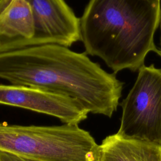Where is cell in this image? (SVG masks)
<instances>
[{"instance_id":"6da1fadb","label":"cell","mask_w":161,"mask_h":161,"mask_svg":"<svg viewBox=\"0 0 161 161\" xmlns=\"http://www.w3.org/2000/svg\"><path fill=\"white\" fill-rule=\"evenodd\" d=\"M0 79L70 97L89 112L111 117L123 82L86 53L58 44L31 46L0 53Z\"/></svg>"},{"instance_id":"7a4b0ae2","label":"cell","mask_w":161,"mask_h":161,"mask_svg":"<svg viewBox=\"0 0 161 161\" xmlns=\"http://www.w3.org/2000/svg\"><path fill=\"white\" fill-rule=\"evenodd\" d=\"M160 23L157 0H90L80 19V40L114 73L135 72L149 52L160 54L154 35Z\"/></svg>"},{"instance_id":"3957f363","label":"cell","mask_w":161,"mask_h":161,"mask_svg":"<svg viewBox=\"0 0 161 161\" xmlns=\"http://www.w3.org/2000/svg\"><path fill=\"white\" fill-rule=\"evenodd\" d=\"M0 152L38 161H99L100 148L78 125L23 126L0 123Z\"/></svg>"},{"instance_id":"277c9868","label":"cell","mask_w":161,"mask_h":161,"mask_svg":"<svg viewBox=\"0 0 161 161\" xmlns=\"http://www.w3.org/2000/svg\"><path fill=\"white\" fill-rule=\"evenodd\" d=\"M120 106L118 135L161 145V69L153 64L141 67Z\"/></svg>"},{"instance_id":"5b68a950","label":"cell","mask_w":161,"mask_h":161,"mask_svg":"<svg viewBox=\"0 0 161 161\" xmlns=\"http://www.w3.org/2000/svg\"><path fill=\"white\" fill-rule=\"evenodd\" d=\"M0 104L54 116L65 124L79 125L89 113L73 98L20 85L0 84Z\"/></svg>"},{"instance_id":"8992f818","label":"cell","mask_w":161,"mask_h":161,"mask_svg":"<svg viewBox=\"0 0 161 161\" xmlns=\"http://www.w3.org/2000/svg\"><path fill=\"white\" fill-rule=\"evenodd\" d=\"M26 1L34 21L31 46L58 44L69 47L80 40V19L64 0Z\"/></svg>"},{"instance_id":"52a82bcc","label":"cell","mask_w":161,"mask_h":161,"mask_svg":"<svg viewBox=\"0 0 161 161\" xmlns=\"http://www.w3.org/2000/svg\"><path fill=\"white\" fill-rule=\"evenodd\" d=\"M34 21L26 0H0V53L31 46Z\"/></svg>"},{"instance_id":"ba28073f","label":"cell","mask_w":161,"mask_h":161,"mask_svg":"<svg viewBox=\"0 0 161 161\" xmlns=\"http://www.w3.org/2000/svg\"><path fill=\"white\" fill-rule=\"evenodd\" d=\"M99 148V161H161V145L117 133L106 136Z\"/></svg>"},{"instance_id":"9c48e42d","label":"cell","mask_w":161,"mask_h":161,"mask_svg":"<svg viewBox=\"0 0 161 161\" xmlns=\"http://www.w3.org/2000/svg\"><path fill=\"white\" fill-rule=\"evenodd\" d=\"M0 161H38L23 157H20L10 153L0 152Z\"/></svg>"},{"instance_id":"30bf717a","label":"cell","mask_w":161,"mask_h":161,"mask_svg":"<svg viewBox=\"0 0 161 161\" xmlns=\"http://www.w3.org/2000/svg\"><path fill=\"white\" fill-rule=\"evenodd\" d=\"M160 28H161V23H160ZM160 45H161V40H160ZM159 55L161 57V49H160V54H159Z\"/></svg>"},{"instance_id":"8fae6325","label":"cell","mask_w":161,"mask_h":161,"mask_svg":"<svg viewBox=\"0 0 161 161\" xmlns=\"http://www.w3.org/2000/svg\"><path fill=\"white\" fill-rule=\"evenodd\" d=\"M157 1H160V0H157Z\"/></svg>"}]
</instances>
